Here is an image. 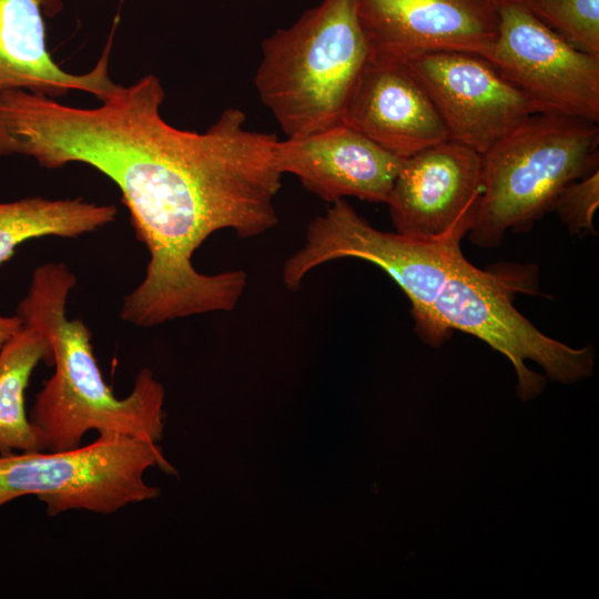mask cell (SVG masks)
<instances>
[{
	"label": "cell",
	"instance_id": "obj_1",
	"mask_svg": "<svg viewBox=\"0 0 599 599\" xmlns=\"http://www.w3.org/2000/svg\"><path fill=\"white\" fill-rule=\"evenodd\" d=\"M164 97L160 79L146 74L129 87L118 83L95 108L22 89L0 99V156H29L45 169L84 163L119 187L150 255L120 313L140 327L232 311L247 274L201 273L195 251L217 231L251 238L278 223L276 135L246 129L236 108L205 132L177 129L161 116Z\"/></svg>",
	"mask_w": 599,
	"mask_h": 599
},
{
	"label": "cell",
	"instance_id": "obj_2",
	"mask_svg": "<svg viewBox=\"0 0 599 599\" xmlns=\"http://www.w3.org/2000/svg\"><path fill=\"white\" fill-rule=\"evenodd\" d=\"M464 236L419 240L379 231L346 200H338L307 225L303 246L283 267L285 286L297 290L315 267L338 258H359L382 268L412 304L416 332L439 346L451 331L478 337L512 364L524 400L542 393L540 365L555 382L572 384L593 372L592 345L572 348L541 333L512 304V290L499 275L481 271L464 256Z\"/></svg>",
	"mask_w": 599,
	"mask_h": 599
},
{
	"label": "cell",
	"instance_id": "obj_3",
	"mask_svg": "<svg viewBox=\"0 0 599 599\" xmlns=\"http://www.w3.org/2000/svg\"><path fill=\"white\" fill-rule=\"evenodd\" d=\"M75 284L67 264H42L33 271L17 308L23 324L40 332L51 347L54 373L35 395L29 415L43 450L79 447L89 430L158 444L163 432V386L144 368L129 396H114L94 356L90 329L81 319L68 318V297Z\"/></svg>",
	"mask_w": 599,
	"mask_h": 599
},
{
	"label": "cell",
	"instance_id": "obj_4",
	"mask_svg": "<svg viewBox=\"0 0 599 599\" xmlns=\"http://www.w3.org/2000/svg\"><path fill=\"white\" fill-rule=\"evenodd\" d=\"M254 85L287 138L341 123L369 60L357 0H322L265 38Z\"/></svg>",
	"mask_w": 599,
	"mask_h": 599
},
{
	"label": "cell",
	"instance_id": "obj_5",
	"mask_svg": "<svg viewBox=\"0 0 599 599\" xmlns=\"http://www.w3.org/2000/svg\"><path fill=\"white\" fill-rule=\"evenodd\" d=\"M598 123L550 113L527 118L481 154L480 194L469 240L497 247L554 210L562 191L598 169Z\"/></svg>",
	"mask_w": 599,
	"mask_h": 599
},
{
	"label": "cell",
	"instance_id": "obj_6",
	"mask_svg": "<svg viewBox=\"0 0 599 599\" xmlns=\"http://www.w3.org/2000/svg\"><path fill=\"white\" fill-rule=\"evenodd\" d=\"M154 466L174 471L158 444L120 434H99L89 445L67 450L0 455V507L33 495L49 516L72 509L111 515L158 498L159 489L144 481Z\"/></svg>",
	"mask_w": 599,
	"mask_h": 599
},
{
	"label": "cell",
	"instance_id": "obj_7",
	"mask_svg": "<svg viewBox=\"0 0 599 599\" xmlns=\"http://www.w3.org/2000/svg\"><path fill=\"white\" fill-rule=\"evenodd\" d=\"M487 60L540 113L599 122V57L573 48L524 0H499L497 37Z\"/></svg>",
	"mask_w": 599,
	"mask_h": 599
},
{
	"label": "cell",
	"instance_id": "obj_8",
	"mask_svg": "<svg viewBox=\"0 0 599 599\" xmlns=\"http://www.w3.org/2000/svg\"><path fill=\"white\" fill-rule=\"evenodd\" d=\"M369 58L405 63L438 52L487 59L499 24V0H357Z\"/></svg>",
	"mask_w": 599,
	"mask_h": 599
},
{
	"label": "cell",
	"instance_id": "obj_9",
	"mask_svg": "<svg viewBox=\"0 0 599 599\" xmlns=\"http://www.w3.org/2000/svg\"><path fill=\"white\" fill-rule=\"evenodd\" d=\"M451 140L480 154L532 114L537 106L484 57L438 52L408 63Z\"/></svg>",
	"mask_w": 599,
	"mask_h": 599
},
{
	"label": "cell",
	"instance_id": "obj_10",
	"mask_svg": "<svg viewBox=\"0 0 599 599\" xmlns=\"http://www.w3.org/2000/svg\"><path fill=\"white\" fill-rule=\"evenodd\" d=\"M480 176L481 154L451 139L405 159L386 202L395 232L419 240L465 236Z\"/></svg>",
	"mask_w": 599,
	"mask_h": 599
},
{
	"label": "cell",
	"instance_id": "obj_11",
	"mask_svg": "<svg viewBox=\"0 0 599 599\" xmlns=\"http://www.w3.org/2000/svg\"><path fill=\"white\" fill-rule=\"evenodd\" d=\"M404 160L342 123L275 148L277 170L331 204L345 197L386 203Z\"/></svg>",
	"mask_w": 599,
	"mask_h": 599
},
{
	"label": "cell",
	"instance_id": "obj_12",
	"mask_svg": "<svg viewBox=\"0 0 599 599\" xmlns=\"http://www.w3.org/2000/svg\"><path fill=\"white\" fill-rule=\"evenodd\" d=\"M341 123L400 159L450 139L409 65L370 58L347 100Z\"/></svg>",
	"mask_w": 599,
	"mask_h": 599
},
{
	"label": "cell",
	"instance_id": "obj_13",
	"mask_svg": "<svg viewBox=\"0 0 599 599\" xmlns=\"http://www.w3.org/2000/svg\"><path fill=\"white\" fill-rule=\"evenodd\" d=\"M62 9V0H0V92L22 89L53 99L81 91L102 101L116 88L109 73L113 32L89 72H67L53 60L45 20Z\"/></svg>",
	"mask_w": 599,
	"mask_h": 599
},
{
	"label": "cell",
	"instance_id": "obj_14",
	"mask_svg": "<svg viewBox=\"0 0 599 599\" xmlns=\"http://www.w3.org/2000/svg\"><path fill=\"white\" fill-rule=\"evenodd\" d=\"M116 212L112 204L82 199L35 196L0 203V265L28 240L44 236L75 238L111 223Z\"/></svg>",
	"mask_w": 599,
	"mask_h": 599
},
{
	"label": "cell",
	"instance_id": "obj_15",
	"mask_svg": "<svg viewBox=\"0 0 599 599\" xmlns=\"http://www.w3.org/2000/svg\"><path fill=\"white\" fill-rule=\"evenodd\" d=\"M40 362L51 363L47 338L23 328L0 348V455L43 450L26 412V389Z\"/></svg>",
	"mask_w": 599,
	"mask_h": 599
},
{
	"label": "cell",
	"instance_id": "obj_16",
	"mask_svg": "<svg viewBox=\"0 0 599 599\" xmlns=\"http://www.w3.org/2000/svg\"><path fill=\"white\" fill-rule=\"evenodd\" d=\"M548 28L577 50L599 57V0H524Z\"/></svg>",
	"mask_w": 599,
	"mask_h": 599
},
{
	"label": "cell",
	"instance_id": "obj_17",
	"mask_svg": "<svg viewBox=\"0 0 599 599\" xmlns=\"http://www.w3.org/2000/svg\"><path fill=\"white\" fill-rule=\"evenodd\" d=\"M599 203V174L593 172L571 182L560 194L554 210L572 232L592 231Z\"/></svg>",
	"mask_w": 599,
	"mask_h": 599
},
{
	"label": "cell",
	"instance_id": "obj_18",
	"mask_svg": "<svg viewBox=\"0 0 599 599\" xmlns=\"http://www.w3.org/2000/svg\"><path fill=\"white\" fill-rule=\"evenodd\" d=\"M24 324L18 316H4L0 314V348L17 333L23 328Z\"/></svg>",
	"mask_w": 599,
	"mask_h": 599
}]
</instances>
